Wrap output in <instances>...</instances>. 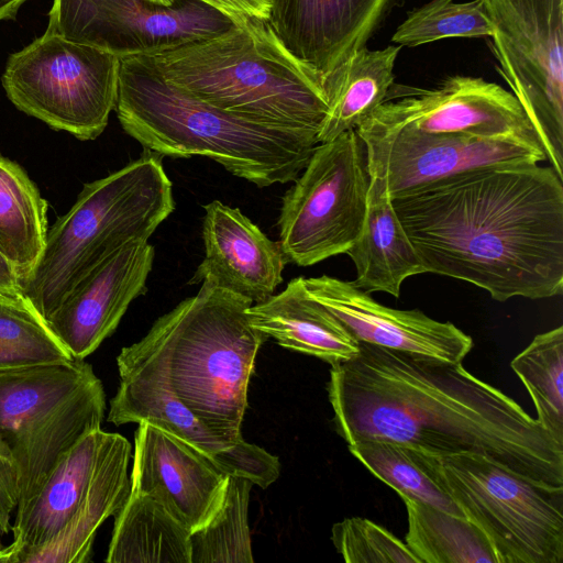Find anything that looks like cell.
Returning a JSON list of instances; mask_svg holds the SVG:
<instances>
[{
    "instance_id": "obj_1",
    "label": "cell",
    "mask_w": 563,
    "mask_h": 563,
    "mask_svg": "<svg viewBox=\"0 0 563 563\" xmlns=\"http://www.w3.org/2000/svg\"><path fill=\"white\" fill-rule=\"evenodd\" d=\"M328 395L347 444L384 440L440 457L470 453L563 486V443L462 363L360 342L355 356L331 366Z\"/></svg>"
},
{
    "instance_id": "obj_2",
    "label": "cell",
    "mask_w": 563,
    "mask_h": 563,
    "mask_svg": "<svg viewBox=\"0 0 563 563\" xmlns=\"http://www.w3.org/2000/svg\"><path fill=\"white\" fill-rule=\"evenodd\" d=\"M426 273L493 299L563 290V179L551 166L464 172L390 198Z\"/></svg>"
},
{
    "instance_id": "obj_3",
    "label": "cell",
    "mask_w": 563,
    "mask_h": 563,
    "mask_svg": "<svg viewBox=\"0 0 563 563\" xmlns=\"http://www.w3.org/2000/svg\"><path fill=\"white\" fill-rule=\"evenodd\" d=\"M243 296L202 282L117 357L120 379H139L179 400L214 432L242 440L256 355L268 339L251 324Z\"/></svg>"
},
{
    "instance_id": "obj_4",
    "label": "cell",
    "mask_w": 563,
    "mask_h": 563,
    "mask_svg": "<svg viewBox=\"0 0 563 563\" xmlns=\"http://www.w3.org/2000/svg\"><path fill=\"white\" fill-rule=\"evenodd\" d=\"M117 117L145 150L211 158L260 188L295 180L319 144L317 132L214 107L167 81L147 55L120 58Z\"/></svg>"
},
{
    "instance_id": "obj_5",
    "label": "cell",
    "mask_w": 563,
    "mask_h": 563,
    "mask_svg": "<svg viewBox=\"0 0 563 563\" xmlns=\"http://www.w3.org/2000/svg\"><path fill=\"white\" fill-rule=\"evenodd\" d=\"M164 78L214 107L318 133L328 111L322 77L297 58L268 21L147 55Z\"/></svg>"
},
{
    "instance_id": "obj_6",
    "label": "cell",
    "mask_w": 563,
    "mask_h": 563,
    "mask_svg": "<svg viewBox=\"0 0 563 563\" xmlns=\"http://www.w3.org/2000/svg\"><path fill=\"white\" fill-rule=\"evenodd\" d=\"M173 184L151 151L108 176L87 183L57 219L42 256L20 294L47 321L69 289L123 245L148 241L174 211Z\"/></svg>"
},
{
    "instance_id": "obj_7",
    "label": "cell",
    "mask_w": 563,
    "mask_h": 563,
    "mask_svg": "<svg viewBox=\"0 0 563 563\" xmlns=\"http://www.w3.org/2000/svg\"><path fill=\"white\" fill-rule=\"evenodd\" d=\"M106 410L101 380L84 360L0 372V438L18 481L16 511L36 495L57 460Z\"/></svg>"
},
{
    "instance_id": "obj_8",
    "label": "cell",
    "mask_w": 563,
    "mask_h": 563,
    "mask_svg": "<svg viewBox=\"0 0 563 563\" xmlns=\"http://www.w3.org/2000/svg\"><path fill=\"white\" fill-rule=\"evenodd\" d=\"M440 465L448 492L486 534L498 563L563 562V486L470 453L442 456Z\"/></svg>"
},
{
    "instance_id": "obj_9",
    "label": "cell",
    "mask_w": 563,
    "mask_h": 563,
    "mask_svg": "<svg viewBox=\"0 0 563 563\" xmlns=\"http://www.w3.org/2000/svg\"><path fill=\"white\" fill-rule=\"evenodd\" d=\"M119 68L118 56L46 31L9 56L1 80L20 111L90 141L115 109Z\"/></svg>"
},
{
    "instance_id": "obj_10",
    "label": "cell",
    "mask_w": 563,
    "mask_h": 563,
    "mask_svg": "<svg viewBox=\"0 0 563 563\" xmlns=\"http://www.w3.org/2000/svg\"><path fill=\"white\" fill-rule=\"evenodd\" d=\"M294 181L278 219L286 261L310 266L346 253L362 230L371 186L356 130L319 143Z\"/></svg>"
},
{
    "instance_id": "obj_11",
    "label": "cell",
    "mask_w": 563,
    "mask_h": 563,
    "mask_svg": "<svg viewBox=\"0 0 563 563\" xmlns=\"http://www.w3.org/2000/svg\"><path fill=\"white\" fill-rule=\"evenodd\" d=\"M496 68L563 179V0H479Z\"/></svg>"
},
{
    "instance_id": "obj_12",
    "label": "cell",
    "mask_w": 563,
    "mask_h": 563,
    "mask_svg": "<svg viewBox=\"0 0 563 563\" xmlns=\"http://www.w3.org/2000/svg\"><path fill=\"white\" fill-rule=\"evenodd\" d=\"M355 130L358 136L405 133L538 137L509 90L466 75L450 76L431 89L394 82L384 101Z\"/></svg>"
},
{
    "instance_id": "obj_13",
    "label": "cell",
    "mask_w": 563,
    "mask_h": 563,
    "mask_svg": "<svg viewBox=\"0 0 563 563\" xmlns=\"http://www.w3.org/2000/svg\"><path fill=\"white\" fill-rule=\"evenodd\" d=\"M47 32L119 58L155 54L227 31L233 22L198 0H54Z\"/></svg>"
},
{
    "instance_id": "obj_14",
    "label": "cell",
    "mask_w": 563,
    "mask_h": 563,
    "mask_svg": "<svg viewBox=\"0 0 563 563\" xmlns=\"http://www.w3.org/2000/svg\"><path fill=\"white\" fill-rule=\"evenodd\" d=\"M360 137L365 145L369 175L385 185L389 198L477 168L547 161L534 136L394 133Z\"/></svg>"
},
{
    "instance_id": "obj_15",
    "label": "cell",
    "mask_w": 563,
    "mask_h": 563,
    "mask_svg": "<svg viewBox=\"0 0 563 563\" xmlns=\"http://www.w3.org/2000/svg\"><path fill=\"white\" fill-rule=\"evenodd\" d=\"M155 249L128 243L97 264L66 294L48 327L77 360H85L110 336L130 303L146 291Z\"/></svg>"
},
{
    "instance_id": "obj_16",
    "label": "cell",
    "mask_w": 563,
    "mask_h": 563,
    "mask_svg": "<svg viewBox=\"0 0 563 563\" xmlns=\"http://www.w3.org/2000/svg\"><path fill=\"white\" fill-rule=\"evenodd\" d=\"M303 284L358 342L452 363H462L473 347L472 338L453 323L417 309L385 307L352 282L322 275L303 278Z\"/></svg>"
},
{
    "instance_id": "obj_17",
    "label": "cell",
    "mask_w": 563,
    "mask_h": 563,
    "mask_svg": "<svg viewBox=\"0 0 563 563\" xmlns=\"http://www.w3.org/2000/svg\"><path fill=\"white\" fill-rule=\"evenodd\" d=\"M130 479L131 492L157 499L191 532L220 509L229 475L183 440L141 421Z\"/></svg>"
},
{
    "instance_id": "obj_18",
    "label": "cell",
    "mask_w": 563,
    "mask_h": 563,
    "mask_svg": "<svg viewBox=\"0 0 563 563\" xmlns=\"http://www.w3.org/2000/svg\"><path fill=\"white\" fill-rule=\"evenodd\" d=\"M109 422L152 423L203 454L228 475L245 477L262 488L279 476L276 456L245 440H231L206 426L165 390L139 379H120L110 400Z\"/></svg>"
},
{
    "instance_id": "obj_19",
    "label": "cell",
    "mask_w": 563,
    "mask_h": 563,
    "mask_svg": "<svg viewBox=\"0 0 563 563\" xmlns=\"http://www.w3.org/2000/svg\"><path fill=\"white\" fill-rule=\"evenodd\" d=\"M393 0H273L268 23L323 79L366 46Z\"/></svg>"
},
{
    "instance_id": "obj_20",
    "label": "cell",
    "mask_w": 563,
    "mask_h": 563,
    "mask_svg": "<svg viewBox=\"0 0 563 563\" xmlns=\"http://www.w3.org/2000/svg\"><path fill=\"white\" fill-rule=\"evenodd\" d=\"M205 257L189 284L208 282L258 303L274 295L287 263L279 242L266 236L239 208L205 206Z\"/></svg>"
},
{
    "instance_id": "obj_21",
    "label": "cell",
    "mask_w": 563,
    "mask_h": 563,
    "mask_svg": "<svg viewBox=\"0 0 563 563\" xmlns=\"http://www.w3.org/2000/svg\"><path fill=\"white\" fill-rule=\"evenodd\" d=\"M115 434L101 428L90 431L60 455L36 495L16 511L13 539L1 550L0 563H18L64 527L84 499Z\"/></svg>"
},
{
    "instance_id": "obj_22",
    "label": "cell",
    "mask_w": 563,
    "mask_h": 563,
    "mask_svg": "<svg viewBox=\"0 0 563 563\" xmlns=\"http://www.w3.org/2000/svg\"><path fill=\"white\" fill-rule=\"evenodd\" d=\"M251 324L284 347L316 356L331 366L355 356L360 342L320 302L312 298L303 277L247 309Z\"/></svg>"
},
{
    "instance_id": "obj_23",
    "label": "cell",
    "mask_w": 563,
    "mask_h": 563,
    "mask_svg": "<svg viewBox=\"0 0 563 563\" xmlns=\"http://www.w3.org/2000/svg\"><path fill=\"white\" fill-rule=\"evenodd\" d=\"M130 459L131 444L117 433L84 499L68 521L49 541L22 555L18 563L90 562L98 528L119 512L130 495Z\"/></svg>"
},
{
    "instance_id": "obj_24",
    "label": "cell",
    "mask_w": 563,
    "mask_h": 563,
    "mask_svg": "<svg viewBox=\"0 0 563 563\" xmlns=\"http://www.w3.org/2000/svg\"><path fill=\"white\" fill-rule=\"evenodd\" d=\"M345 254L356 268L353 285L368 294L385 291L398 298L404 280L426 273L385 185L374 177L362 230Z\"/></svg>"
},
{
    "instance_id": "obj_25",
    "label": "cell",
    "mask_w": 563,
    "mask_h": 563,
    "mask_svg": "<svg viewBox=\"0 0 563 563\" xmlns=\"http://www.w3.org/2000/svg\"><path fill=\"white\" fill-rule=\"evenodd\" d=\"M400 45L380 49L364 46L323 81L328 111L317 133L318 143L355 130L386 98L395 82Z\"/></svg>"
},
{
    "instance_id": "obj_26",
    "label": "cell",
    "mask_w": 563,
    "mask_h": 563,
    "mask_svg": "<svg viewBox=\"0 0 563 563\" xmlns=\"http://www.w3.org/2000/svg\"><path fill=\"white\" fill-rule=\"evenodd\" d=\"M108 563H190V530L162 503L137 492L114 516Z\"/></svg>"
},
{
    "instance_id": "obj_27",
    "label": "cell",
    "mask_w": 563,
    "mask_h": 563,
    "mask_svg": "<svg viewBox=\"0 0 563 563\" xmlns=\"http://www.w3.org/2000/svg\"><path fill=\"white\" fill-rule=\"evenodd\" d=\"M47 201L15 162L0 155V254L20 283L38 263L47 238Z\"/></svg>"
},
{
    "instance_id": "obj_28",
    "label": "cell",
    "mask_w": 563,
    "mask_h": 563,
    "mask_svg": "<svg viewBox=\"0 0 563 563\" xmlns=\"http://www.w3.org/2000/svg\"><path fill=\"white\" fill-rule=\"evenodd\" d=\"M347 448L356 460L395 489L401 499L466 518L444 485L440 456L384 440H362L347 444Z\"/></svg>"
},
{
    "instance_id": "obj_29",
    "label": "cell",
    "mask_w": 563,
    "mask_h": 563,
    "mask_svg": "<svg viewBox=\"0 0 563 563\" xmlns=\"http://www.w3.org/2000/svg\"><path fill=\"white\" fill-rule=\"evenodd\" d=\"M402 500L408 516L405 543L419 563H498L486 534L470 519Z\"/></svg>"
},
{
    "instance_id": "obj_30",
    "label": "cell",
    "mask_w": 563,
    "mask_h": 563,
    "mask_svg": "<svg viewBox=\"0 0 563 563\" xmlns=\"http://www.w3.org/2000/svg\"><path fill=\"white\" fill-rule=\"evenodd\" d=\"M76 360L21 294L0 292V372Z\"/></svg>"
},
{
    "instance_id": "obj_31",
    "label": "cell",
    "mask_w": 563,
    "mask_h": 563,
    "mask_svg": "<svg viewBox=\"0 0 563 563\" xmlns=\"http://www.w3.org/2000/svg\"><path fill=\"white\" fill-rule=\"evenodd\" d=\"M510 366L528 390L539 423L563 443V327L536 335Z\"/></svg>"
},
{
    "instance_id": "obj_32",
    "label": "cell",
    "mask_w": 563,
    "mask_h": 563,
    "mask_svg": "<svg viewBox=\"0 0 563 563\" xmlns=\"http://www.w3.org/2000/svg\"><path fill=\"white\" fill-rule=\"evenodd\" d=\"M253 482L229 475L220 509L201 528L190 532V563H252L247 520Z\"/></svg>"
},
{
    "instance_id": "obj_33",
    "label": "cell",
    "mask_w": 563,
    "mask_h": 563,
    "mask_svg": "<svg viewBox=\"0 0 563 563\" xmlns=\"http://www.w3.org/2000/svg\"><path fill=\"white\" fill-rule=\"evenodd\" d=\"M494 26L479 0H429L407 12L391 36L395 45L416 47L450 37H492Z\"/></svg>"
},
{
    "instance_id": "obj_34",
    "label": "cell",
    "mask_w": 563,
    "mask_h": 563,
    "mask_svg": "<svg viewBox=\"0 0 563 563\" xmlns=\"http://www.w3.org/2000/svg\"><path fill=\"white\" fill-rule=\"evenodd\" d=\"M331 539L347 563H419L405 542L365 518H345L334 523Z\"/></svg>"
},
{
    "instance_id": "obj_35",
    "label": "cell",
    "mask_w": 563,
    "mask_h": 563,
    "mask_svg": "<svg viewBox=\"0 0 563 563\" xmlns=\"http://www.w3.org/2000/svg\"><path fill=\"white\" fill-rule=\"evenodd\" d=\"M18 506V481L12 454L0 438V552L2 536L11 531V512Z\"/></svg>"
},
{
    "instance_id": "obj_36",
    "label": "cell",
    "mask_w": 563,
    "mask_h": 563,
    "mask_svg": "<svg viewBox=\"0 0 563 563\" xmlns=\"http://www.w3.org/2000/svg\"><path fill=\"white\" fill-rule=\"evenodd\" d=\"M157 5L169 7L176 0H145ZM228 16L233 24L246 19L268 21L273 0H198Z\"/></svg>"
},
{
    "instance_id": "obj_37",
    "label": "cell",
    "mask_w": 563,
    "mask_h": 563,
    "mask_svg": "<svg viewBox=\"0 0 563 563\" xmlns=\"http://www.w3.org/2000/svg\"><path fill=\"white\" fill-rule=\"evenodd\" d=\"M0 292L20 294V279L9 264V262L0 254Z\"/></svg>"
},
{
    "instance_id": "obj_38",
    "label": "cell",
    "mask_w": 563,
    "mask_h": 563,
    "mask_svg": "<svg viewBox=\"0 0 563 563\" xmlns=\"http://www.w3.org/2000/svg\"><path fill=\"white\" fill-rule=\"evenodd\" d=\"M26 0H0V21L13 19Z\"/></svg>"
}]
</instances>
